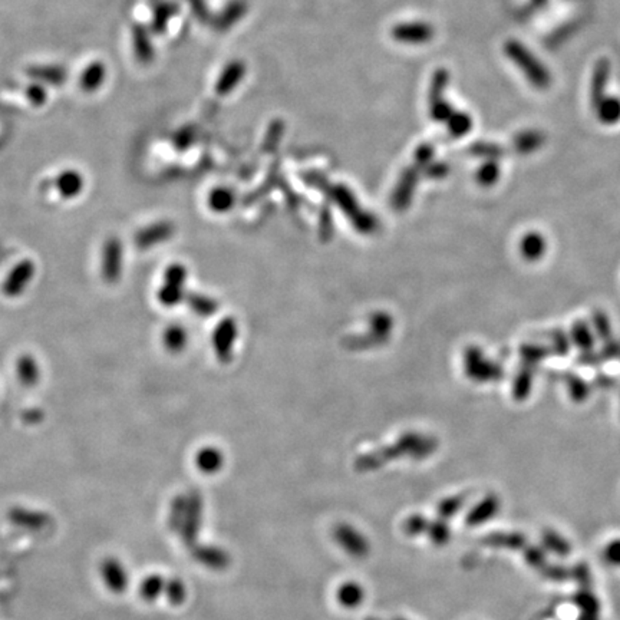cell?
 <instances>
[{"label":"cell","instance_id":"4","mask_svg":"<svg viewBox=\"0 0 620 620\" xmlns=\"http://www.w3.org/2000/svg\"><path fill=\"white\" fill-rule=\"evenodd\" d=\"M246 77V65L242 61H231L226 65L223 72L215 82V94L218 97H226L233 93L234 88L239 85Z\"/></svg>","mask_w":620,"mask_h":620},{"label":"cell","instance_id":"22","mask_svg":"<svg viewBox=\"0 0 620 620\" xmlns=\"http://www.w3.org/2000/svg\"><path fill=\"white\" fill-rule=\"evenodd\" d=\"M30 273H32V270H30L29 264L21 266L19 269L14 271V276H12L9 279V282L6 284V289L10 291V293H16V291H17V282H19V290H21L22 289V282L25 283L26 280H29Z\"/></svg>","mask_w":620,"mask_h":620},{"label":"cell","instance_id":"16","mask_svg":"<svg viewBox=\"0 0 620 620\" xmlns=\"http://www.w3.org/2000/svg\"><path fill=\"white\" fill-rule=\"evenodd\" d=\"M544 137L541 133L539 131H524L521 134H519L514 139L516 147L523 151V153H530L534 151L536 148H539L540 145L543 144Z\"/></svg>","mask_w":620,"mask_h":620},{"label":"cell","instance_id":"3","mask_svg":"<svg viewBox=\"0 0 620 620\" xmlns=\"http://www.w3.org/2000/svg\"><path fill=\"white\" fill-rule=\"evenodd\" d=\"M249 10L246 0H231L223 10L213 17L211 26L217 32H226L231 29L237 22H240Z\"/></svg>","mask_w":620,"mask_h":620},{"label":"cell","instance_id":"12","mask_svg":"<svg viewBox=\"0 0 620 620\" xmlns=\"http://www.w3.org/2000/svg\"><path fill=\"white\" fill-rule=\"evenodd\" d=\"M105 66L101 62L90 64L81 77V86L84 90H95L98 89L105 79Z\"/></svg>","mask_w":620,"mask_h":620},{"label":"cell","instance_id":"27","mask_svg":"<svg viewBox=\"0 0 620 620\" xmlns=\"http://www.w3.org/2000/svg\"><path fill=\"white\" fill-rule=\"evenodd\" d=\"M431 155H432V147L428 144L421 145V147H419L416 151V158L419 162H427L431 158Z\"/></svg>","mask_w":620,"mask_h":620},{"label":"cell","instance_id":"11","mask_svg":"<svg viewBox=\"0 0 620 620\" xmlns=\"http://www.w3.org/2000/svg\"><path fill=\"white\" fill-rule=\"evenodd\" d=\"M10 520L17 525H23L32 528V530H38V528H42L46 524L48 516L29 512V510L23 508H14L10 512Z\"/></svg>","mask_w":620,"mask_h":620},{"label":"cell","instance_id":"28","mask_svg":"<svg viewBox=\"0 0 620 620\" xmlns=\"http://www.w3.org/2000/svg\"><path fill=\"white\" fill-rule=\"evenodd\" d=\"M168 596H170V599L171 600H178L180 597H181V588H180V585L178 583H171V586H170V589H168Z\"/></svg>","mask_w":620,"mask_h":620},{"label":"cell","instance_id":"1","mask_svg":"<svg viewBox=\"0 0 620 620\" xmlns=\"http://www.w3.org/2000/svg\"><path fill=\"white\" fill-rule=\"evenodd\" d=\"M504 52L507 55V58L520 68L524 77L533 86L539 89H545L552 85V75L549 69H547L544 64L539 61L521 42L514 39L505 42Z\"/></svg>","mask_w":620,"mask_h":620},{"label":"cell","instance_id":"17","mask_svg":"<svg viewBox=\"0 0 620 620\" xmlns=\"http://www.w3.org/2000/svg\"><path fill=\"white\" fill-rule=\"evenodd\" d=\"M106 259L108 263L105 266V273L106 276L109 278H115L119 271V264H121V250L118 247V243H111L106 249Z\"/></svg>","mask_w":620,"mask_h":620},{"label":"cell","instance_id":"10","mask_svg":"<svg viewBox=\"0 0 620 620\" xmlns=\"http://www.w3.org/2000/svg\"><path fill=\"white\" fill-rule=\"evenodd\" d=\"M28 75L52 85H62L66 79V72L59 66H32L28 70Z\"/></svg>","mask_w":620,"mask_h":620},{"label":"cell","instance_id":"19","mask_svg":"<svg viewBox=\"0 0 620 620\" xmlns=\"http://www.w3.org/2000/svg\"><path fill=\"white\" fill-rule=\"evenodd\" d=\"M284 133V122L282 119H275L271 121L269 125V130L266 134V139H264V148L266 150H271L275 148L276 145L280 142L282 137Z\"/></svg>","mask_w":620,"mask_h":620},{"label":"cell","instance_id":"9","mask_svg":"<svg viewBox=\"0 0 620 620\" xmlns=\"http://www.w3.org/2000/svg\"><path fill=\"white\" fill-rule=\"evenodd\" d=\"M599 121L605 125H614L620 121V98L606 97L596 108Z\"/></svg>","mask_w":620,"mask_h":620},{"label":"cell","instance_id":"5","mask_svg":"<svg viewBox=\"0 0 620 620\" xmlns=\"http://www.w3.org/2000/svg\"><path fill=\"white\" fill-rule=\"evenodd\" d=\"M610 77V62L601 58L596 62L590 85V102L593 109L606 98V88Z\"/></svg>","mask_w":620,"mask_h":620},{"label":"cell","instance_id":"6","mask_svg":"<svg viewBox=\"0 0 620 620\" xmlns=\"http://www.w3.org/2000/svg\"><path fill=\"white\" fill-rule=\"evenodd\" d=\"M101 574L105 580L106 588L114 593H122L128 586V576H126L121 563L115 559H106L102 563Z\"/></svg>","mask_w":620,"mask_h":620},{"label":"cell","instance_id":"18","mask_svg":"<svg viewBox=\"0 0 620 620\" xmlns=\"http://www.w3.org/2000/svg\"><path fill=\"white\" fill-rule=\"evenodd\" d=\"M190 6V10L193 12V14L195 16V19L203 23V25H211L213 22V14L210 12L209 5L206 3V0H186Z\"/></svg>","mask_w":620,"mask_h":620},{"label":"cell","instance_id":"20","mask_svg":"<svg viewBox=\"0 0 620 620\" xmlns=\"http://www.w3.org/2000/svg\"><path fill=\"white\" fill-rule=\"evenodd\" d=\"M454 113V108L447 99L436 101L434 104H429V115L435 122H447L451 114Z\"/></svg>","mask_w":620,"mask_h":620},{"label":"cell","instance_id":"25","mask_svg":"<svg viewBox=\"0 0 620 620\" xmlns=\"http://www.w3.org/2000/svg\"><path fill=\"white\" fill-rule=\"evenodd\" d=\"M26 97L35 105H42L48 99V94L45 93V89L41 85H36V84L26 88Z\"/></svg>","mask_w":620,"mask_h":620},{"label":"cell","instance_id":"21","mask_svg":"<svg viewBox=\"0 0 620 620\" xmlns=\"http://www.w3.org/2000/svg\"><path fill=\"white\" fill-rule=\"evenodd\" d=\"M162 588V580L157 576L147 577L141 585V596L145 600H154Z\"/></svg>","mask_w":620,"mask_h":620},{"label":"cell","instance_id":"8","mask_svg":"<svg viewBox=\"0 0 620 620\" xmlns=\"http://www.w3.org/2000/svg\"><path fill=\"white\" fill-rule=\"evenodd\" d=\"M178 12V5L174 2H158L154 5V14L151 22V30L154 33H162L167 29L171 17H174Z\"/></svg>","mask_w":620,"mask_h":620},{"label":"cell","instance_id":"2","mask_svg":"<svg viewBox=\"0 0 620 620\" xmlns=\"http://www.w3.org/2000/svg\"><path fill=\"white\" fill-rule=\"evenodd\" d=\"M392 38L400 43L423 45L434 38V28L427 22H407L392 28Z\"/></svg>","mask_w":620,"mask_h":620},{"label":"cell","instance_id":"7","mask_svg":"<svg viewBox=\"0 0 620 620\" xmlns=\"http://www.w3.org/2000/svg\"><path fill=\"white\" fill-rule=\"evenodd\" d=\"M133 42L137 59L142 64H150L154 59V46L148 29L137 23L133 28Z\"/></svg>","mask_w":620,"mask_h":620},{"label":"cell","instance_id":"13","mask_svg":"<svg viewBox=\"0 0 620 620\" xmlns=\"http://www.w3.org/2000/svg\"><path fill=\"white\" fill-rule=\"evenodd\" d=\"M445 124L449 134L457 138L467 135L472 130V118L463 111H454Z\"/></svg>","mask_w":620,"mask_h":620},{"label":"cell","instance_id":"24","mask_svg":"<svg viewBox=\"0 0 620 620\" xmlns=\"http://www.w3.org/2000/svg\"><path fill=\"white\" fill-rule=\"evenodd\" d=\"M195 137V128L193 125H187L186 128H181L175 135V145L178 148H186L191 144Z\"/></svg>","mask_w":620,"mask_h":620},{"label":"cell","instance_id":"23","mask_svg":"<svg viewBox=\"0 0 620 620\" xmlns=\"http://www.w3.org/2000/svg\"><path fill=\"white\" fill-rule=\"evenodd\" d=\"M498 175H500V170L497 167V164H494V162L485 164V166L478 173L480 182H483V184H491V182H496Z\"/></svg>","mask_w":620,"mask_h":620},{"label":"cell","instance_id":"14","mask_svg":"<svg viewBox=\"0 0 620 620\" xmlns=\"http://www.w3.org/2000/svg\"><path fill=\"white\" fill-rule=\"evenodd\" d=\"M449 84V72L444 68L436 69L429 85V104L445 99L444 93Z\"/></svg>","mask_w":620,"mask_h":620},{"label":"cell","instance_id":"26","mask_svg":"<svg viewBox=\"0 0 620 620\" xmlns=\"http://www.w3.org/2000/svg\"><path fill=\"white\" fill-rule=\"evenodd\" d=\"M605 554L608 561L620 566V541H614L610 545H608Z\"/></svg>","mask_w":620,"mask_h":620},{"label":"cell","instance_id":"29","mask_svg":"<svg viewBox=\"0 0 620 620\" xmlns=\"http://www.w3.org/2000/svg\"><path fill=\"white\" fill-rule=\"evenodd\" d=\"M158 2H161V0H153V3H154V5H157Z\"/></svg>","mask_w":620,"mask_h":620},{"label":"cell","instance_id":"15","mask_svg":"<svg viewBox=\"0 0 620 620\" xmlns=\"http://www.w3.org/2000/svg\"><path fill=\"white\" fill-rule=\"evenodd\" d=\"M57 182L61 193L66 197L75 195L82 190V177L77 171H65Z\"/></svg>","mask_w":620,"mask_h":620}]
</instances>
